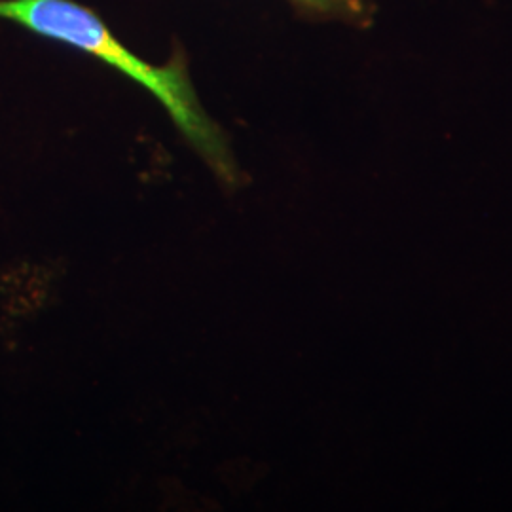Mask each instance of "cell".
Instances as JSON below:
<instances>
[{
	"label": "cell",
	"instance_id": "6da1fadb",
	"mask_svg": "<svg viewBox=\"0 0 512 512\" xmlns=\"http://www.w3.org/2000/svg\"><path fill=\"white\" fill-rule=\"evenodd\" d=\"M0 19L12 21L38 37L48 38L93 55L143 86L160 101L175 126L207 164L224 179H232L236 164L219 126L198 101L186 61L175 55L165 65L139 57L109 29L92 8L74 0H0Z\"/></svg>",
	"mask_w": 512,
	"mask_h": 512
},
{
	"label": "cell",
	"instance_id": "7a4b0ae2",
	"mask_svg": "<svg viewBox=\"0 0 512 512\" xmlns=\"http://www.w3.org/2000/svg\"><path fill=\"white\" fill-rule=\"evenodd\" d=\"M300 16L311 19H338L355 27L372 23L374 8L368 0H289Z\"/></svg>",
	"mask_w": 512,
	"mask_h": 512
}]
</instances>
